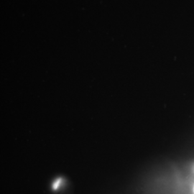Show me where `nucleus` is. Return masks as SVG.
<instances>
[{
	"label": "nucleus",
	"instance_id": "nucleus-1",
	"mask_svg": "<svg viewBox=\"0 0 194 194\" xmlns=\"http://www.w3.org/2000/svg\"><path fill=\"white\" fill-rule=\"evenodd\" d=\"M193 193H194V185H193Z\"/></svg>",
	"mask_w": 194,
	"mask_h": 194
}]
</instances>
